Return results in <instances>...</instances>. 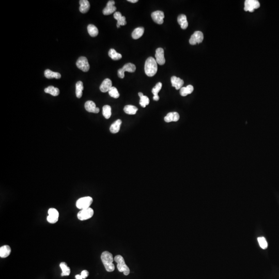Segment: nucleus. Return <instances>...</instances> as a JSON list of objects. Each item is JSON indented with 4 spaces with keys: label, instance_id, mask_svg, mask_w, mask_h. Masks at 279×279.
I'll list each match as a JSON object with an SVG mask.
<instances>
[{
    "label": "nucleus",
    "instance_id": "nucleus-13",
    "mask_svg": "<svg viewBox=\"0 0 279 279\" xmlns=\"http://www.w3.org/2000/svg\"><path fill=\"white\" fill-rule=\"evenodd\" d=\"M84 107L86 111L91 113H98L100 111L98 107H96L95 102L90 100L85 102Z\"/></svg>",
    "mask_w": 279,
    "mask_h": 279
},
{
    "label": "nucleus",
    "instance_id": "nucleus-24",
    "mask_svg": "<svg viewBox=\"0 0 279 279\" xmlns=\"http://www.w3.org/2000/svg\"><path fill=\"white\" fill-rule=\"evenodd\" d=\"M144 32V29L143 27H139L135 29L132 33V37L134 40H138L141 37Z\"/></svg>",
    "mask_w": 279,
    "mask_h": 279
},
{
    "label": "nucleus",
    "instance_id": "nucleus-8",
    "mask_svg": "<svg viewBox=\"0 0 279 279\" xmlns=\"http://www.w3.org/2000/svg\"><path fill=\"white\" fill-rule=\"evenodd\" d=\"M260 7V4L257 0H246L245 2L244 9L245 11H249L251 13L253 12L255 9H258Z\"/></svg>",
    "mask_w": 279,
    "mask_h": 279
},
{
    "label": "nucleus",
    "instance_id": "nucleus-12",
    "mask_svg": "<svg viewBox=\"0 0 279 279\" xmlns=\"http://www.w3.org/2000/svg\"><path fill=\"white\" fill-rule=\"evenodd\" d=\"M114 4L115 2L114 1H109L107 2L106 7L102 11L104 15H109L114 13L116 10V7L114 6Z\"/></svg>",
    "mask_w": 279,
    "mask_h": 279
},
{
    "label": "nucleus",
    "instance_id": "nucleus-22",
    "mask_svg": "<svg viewBox=\"0 0 279 279\" xmlns=\"http://www.w3.org/2000/svg\"><path fill=\"white\" fill-rule=\"evenodd\" d=\"M122 123V122L121 120H116V121L114 122L110 126V130L111 131V133H118Z\"/></svg>",
    "mask_w": 279,
    "mask_h": 279
},
{
    "label": "nucleus",
    "instance_id": "nucleus-3",
    "mask_svg": "<svg viewBox=\"0 0 279 279\" xmlns=\"http://www.w3.org/2000/svg\"><path fill=\"white\" fill-rule=\"evenodd\" d=\"M114 261L117 263V267L118 270L120 272H123L124 275L128 276L130 273L129 267L126 264L125 260L122 256L118 255L115 256Z\"/></svg>",
    "mask_w": 279,
    "mask_h": 279
},
{
    "label": "nucleus",
    "instance_id": "nucleus-2",
    "mask_svg": "<svg viewBox=\"0 0 279 279\" xmlns=\"http://www.w3.org/2000/svg\"><path fill=\"white\" fill-rule=\"evenodd\" d=\"M145 72L147 76L153 77L157 72V63L156 59L152 57H149L145 62L144 66Z\"/></svg>",
    "mask_w": 279,
    "mask_h": 279
},
{
    "label": "nucleus",
    "instance_id": "nucleus-31",
    "mask_svg": "<svg viewBox=\"0 0 279 279\" xmlns=\"http://www.w3.org/2000/svg\"><path fill=\"white\" fill-rule=\"evenodd\" d=\"M102 114L106 119H109L111 116V107L109 105H105L102 108Z\"/></svg>",
    "mask_w": 279,
    "mask_h": 279
},
{
    "label": "nucleus",
    "instance_id": "nucleus-17",
    "mask_svg": "<svg viewBox=\"0 0 279 279\" xmlns=\"http://www.w3.org/2000/svg\"><path fill=\"white\" fill-rule=\"evenodd\" d=\"M179 115L177 112H173L168 113L165 117V121L166 123L177 122L179 119Z\"/></svg>",
    "mask_w": 279,
    "mask_h": 279
},
{
    "label": "nucleus",
    "instance_id": "nucleus-7",
    "mask_svg": "<svg viewBox=\"0 0 279 279\" xmlns=\"http://www.w3.org/2000/svg\"><path fill=\"white\" fill-rule=\"evenodd\" d=\"M77 67L83 72H88L90 69V64L88 59L85 56H81L79 57L76 62Z\"/></svg>",
    "mask_w": 279,
    "mask_h": 279
},
{
    "label": "nucleus",
    "instance_id": "nucleus-36",
    "mask_svg": "<svg viewBox=\"0 0 279 279\" xmlns=\"http://www.w3.org/2000/svg\"><path fill=\"white\" fill-rule=\"evenodd\" d=\"M46 220L50 223H56L59 220V217L48 215L46 218Z\"/></svg>",
    "mask_w": 279,
    "mask_h": 279
},
{
    "label": "nucleus",
    "instance_id": "nucleus-35",
    "mask_svg": "<svg viewBox=\"0 0 279 279\" xmlns=\"http://www.w3.org/2000/svg\"><path fill=\"white\" fill-rule=\"evenodd\" d=\"M162 86V83L158 82L156 84L155 86L152 88V91L154 96H158V93L161 90Z\"/></svg>",
    "mask_w": 279,
    "mask_h": 279
},
{
    "label": "nucleus",
    "instance_id": "nucleus-28",
    "mask_svg": "<svg viewBox=\"0 0 279 279\" xmlns=\"http://www.w3.org/2000/svg\"><path fill=\"white\" fill-rule=\"evenodd\" d=\"M138 110V109L136 107L132 105H127L123 108V111L127 114H136Z\"/></svg>",
    "mask_w": 279,
    "mask_h": 279
},
{
    "label": "nucleus",
    "instance_id": "nucleus-18",
    "mask_svg": "<svg viewBox=\"0 0 279 279\" xmlns=\"http://www.w3.org/2000/svg\"><path fill=\"white\" fill-rule=\"evenodd\" d=\"M79 3L80 5L79 7V11L81 13H83V14L87 13L90 8V2H88V1L80 0L79 1Z\"/></svg>",
    "mask_w": 279,
    "mask_h": 279
},
{
    "label": "nucleus",
    "instance_id": "nucleus-34",
    "mask_svg": "<svg viewBox=\"0 0 279 279\" xmlns=\"http://www.w3.org/2000/svg\"><path fill=\"white\" fill-rule=\"evenodd\" d=\"M149 104V99L148 98V97L144 95L143 97L140 98V104L142 107H146V106H147Z\"/></svg>",
    "mask_w": 279,
    "mask_h": 279
},
{
    "label": "nucleus",
    "instance_id": "nucleus-14",
    "mask_svg": "<svg viewBox=\"0 0 279 279\" xmlns=\"http://www.w3.org/2000/svg\"><path fill=\"white\" fill-rule=\"evenodd\" d=\"M114 18L117 21V27L119 28L120 25H125L127 24V22L126 21L125 17L123 16L122 14L119 11H116L114 14Z\"/></svg>",
    "mask_w": 279,
    "mask_h": 279
},
{
    "label": "nucleus",
    "instance_id": "nucleus-5",
    "mask_svg": "<svg viewBox=\"0 0 279 279\" xmlns=\"http://www.w3.org/2000/svg\"><path fill=\"white\" fill-rule=\"evenodd\" d=\"M94 213V211L91 208H88L86 209H82L78 213L77 217L81 221L88 220L91 218Z\"/></svg>",
    "mask_w": 279,
    "mask_h": 279
},
{
    "label": "nucleus",
    "instance_id": "nucleus-9",
    "mask_svg": "<svg viewBox=\"0 0 279 279\" xmlns=\"http://www.w3.org/2000/svg\"><path fill=\"white\" fill-rule=\"evenodd\" d=\"M204 40V35L202 32L196 31L194 33L190 38L189 43L191 45H195L197 43H200Z\"/></svg>",
    "mask_w": 279,
    "mask_h": 279
},
{
    "label": "nucleus",
    "instance_id": "nucleus-30",
    "mask_svg": "<svg viewBox=\"0 0 279 279\" xmlns=\"http://www.w3.org/2000/svg\"><path fill=\"white\" fill-rule=\"evenodd\" d=\"M109 56L111 57L113 60H119L121 59L122 57V54L118 53L116 52V50L114 49H111L109 51Z\"/></svg>",
    "mask_w": 279,
    "mask_h": 279
},
{
    "label": "nucleus",
    "instance_id": "nucleus-6",
    "mask_svg": "<svg viewBox=\"0 0 279 279\" xmlns=\"http://www.w3.org/2000/svg\"><path fill=\"white\" fill-rule=\"evenodd\" d=\"M136 70V66L132 63L126 64L122 68L118 70V76L121 79H123L125 77V72H134Z\"/></svg>",
    "mask_w": 279,
    "mask_h": 279
},
{
    "label": "nucleus",
    "instance_id": "nucleus-41",
    "mask_svg": "<svg viewBox=\"0 0 279 279\" xmlns=\"http://www.w3.org/2000/svg\"><path fill=\"white\" fill-rule=\"evenodd\" d=\"M128 1L131 2V3H135L138 2V0H128Z\"/></svg>",
    "mask_w": 279,
    "mask_h": 279
},
{
    "label": "nucleus",
    "instance_id": "nucleus-39",
    "mask_svg": "<svg viewBox=\"0 0 279 279\" xmlns=\"http://www.w3.org/2000/svg\"><path fill=\"white\" fill-rule=\"evenodd\" d=\"M153 99L155 101H158V100H159V96H154Z\"/></svg>",
    "mask_w": 279,
    "mask_h": 279
},
{
    "label": "nucleus",
    "instance_id": "nucleus-33",
    "mask_svg": "<svg viewBox=\"0 0 279 279\" xmlns=\"http://www.w3.org/2000/svg\"><path fill=\"white\" fill-rule=\"evenodd\" d=\"M258 240L260 247H261L262 249H267V248L268 247V243H267L265 237H258Z\"/></svg>",
    "mask_w": 279,
    "mask_h": 279
},
{
    "label": "nucleus",
    "instance_id": "nucleus-20",
    "mask_svg": "<svg viewBox=\"0 0 279 279\" xmlns=\"http://www.w3.org/2000/svg\"><path fill=\"white\" fill-rule=\"evenodd\" d=\"M11 253V248L9 245H3L0 248V257L1 258H7Z\"/></svg>",
    "mask_w": 279,
    "mask_h": 279
},
{
    "label": "nucleus",
    "instance_id": "nucleus-4",
    "mask_svg": "<svg viewBox=\"0 0 279 279\" xmlns=\"http://www.w3.org/2000/svg\"><path fill=\"white\" fill-rule=\"evenodd\" d=\"M93 202V198L91 197H83L78 199L76 202V206L78 209H86L90 208Z\"/></svg>",
    "mask_w": 279,
    "mask_h": 279
},
{
    "label": "nucleus",
    "instance_id": "nucleus-23",
    "mask_svg": "<svg viewBox=\"0 0 279 279\" xmlns=\"http://www.w3.org/2000/svg\"><path fill=\"white\" fill-rule=\"evenodd\" d=\"M84 89L83 83L82 81H79L75 84V94L77 98H80L82 96L83 90Z\"/></svg>",
    "mask_w": 279,
    "mask_h": 279
},
{
    "label": "nucleus",
    "instance_id": "nucleus-29",
    "mask_svg": "<svg viewBox=\"0 0 279 279\" xmlns=\"http://www.w3.org/2000/svg\"><path fill=\"white\" fill-rule=\"evenodd\" d=\"M88 34L91 37H96L98 34V30L97 27L93 24H89L88 26Z\"/></svg>",
    "mask_w": 279,
    "mask_h": 279
},
{
    "label": "nucleus",
    "instance_id": "nucleus-15",
    "mask_svg": "<svg viewBox=\"0 0 279 279\" xmlns=\"http://www.w3.org/2000/svg\"><path fill=\"white\" fill-rule=\"evenodd\" d=\"M112 87V83L111 80L109 79H104L101 84L100 85V90L103 93H106L107 91H109Z\"/></svg>",
    "mask_w": 279,
    "mask_h": 279
},
{
    "label": "nucleus",
    "instance_id": "nucleus-42",
    "mask_svg": "<svg viewBox=\"0 0 279 279\" xmlns=\"http://www.w3.org/2000/svg\"><path fill=\"white\" fill-rule=\"evenodd\" d=\"M138 95H139V97H140V98L144 96V95H143V94L142 93H138Z\"/></svg>",
    "mask_w": 279,
    "mask_h": 279
},
{
    "label": "nucleus",
    "instance_id": "nucleus-19",
    "mask_svg": "<svg viewBox=\"0 0 279 279\" xmlns=\"http://www.w3.org/2000/svg\"><path fill=\"white\" fill-rule=\"evenodd\" d=\"M177 21L181 25V28L183 30L187 28L188 26V21L187 20V17L184 14H180L177 18Z\"/></svg>",
    "mask_w": 279,
    "mask_h": 279
},
{
    "label": "nucleus",
    "instance_id": "nucleus-21",
    "mask_svg": "<svg viewBox=\"0 0 279 279\" xmlns=\"http://www.w3.org/2000/svg\"><path fill=\"white\" fill-rule=\"evenodd\" d=\"M45 76L47 79H60L61 78V75L57 72H53L50 69H46L44 72Z\"/></svg>",
    "mask_w": 279,
    "mask_h": 279
},
{
    "label": "nucleus",
    "instance_id": "nucleus-25",
    "mask_svg": "<svg viewBox=\"0 0 279 279\" xmlns=\"http://www.w3.org/2000/svg\"><path fill=\"white\" fill-rule=\"evenodd\" d=\"M194 90V88L191 85H188L186 87H182L180 89V94L182 96H186L191 94Z\"/></svg>",
    "mask_w": 279,
    "mask_h": 279
},
{
    "label": "nucleus",
    "instance_id": "nucleus-26",
    "mask_svg": "<svg viewBox=\"0 0 279 279\" xmlns=\"http://www.w3.org/2000/svg\"><path fill=\"white\" fill-rule=\"evenodd\" d=\"M59 266L61 267L62 269V274L61 276H69L70 274V269L69 267L67 266V264L65 262H62L59 264Z\"/></svg>",
    "mask_w": 279,
    "mask_h": 279
},
{
    "label": "nucleus",
    "instance_id": "nucleus-40",
    "mask_svg": "<svg viewBox=\"0 0 279 279\" xmlns=\"http://www.w3.org/2000/svg\"><path fill=\"white\" fill-rule=\"evenodd\" d=\"M75 277L76 279H83L82 276H81V274H77L75 276Z\"/></svg>",
    "mask_w": 279,
    "mask_h": 279
},
{
    "label": "nucleus",
    "instance_id": "nucleus-1",
    "mask_svg": "<svg viewBox=\"0 0 279 279\" xmlns=\"http://www.w3.org/2000/svg\"><path fill=\"white\" fill-rule=\"evenodd\" d=\"M101 259L107 271L112 272L115 270V266L113 264L114 259L112 253L108 251H104L101 255Z\"/></svg>",
    "mask_w": 279,
    "mask_h": 279
},
{
    "label": "nucleus",
    "instance_id": "nucleus-38",
    "mask_svg": "<svg viewBox=\"0 0 279 279\" xmlns=\"http://www.w3.org/2000/svg\"><path fill=\"white\" fill-rule=\"evenodd\" d=\"M88 275H89V272H88V270H83L82 271L81 273V276H82V277H83V279H86V277L88 276Z\"/></svg>",
    "mask_w": 279,
    "mask_h": 279
},
{
    "label": "nucleus",
    "instance_id": "nucleus-16",
    "mask_svg": "<svg viewBox=\"0 0 279 279\" xmlns=\"http://www.w3.org/2000/svg\"><path fill=\"white\" fill-rule=\"evenodd\" d=\"M172 86L175 87L176 90H179L182 88L184 82V81L179 78H177L175 76H173L171 79Z\"/></svg>",
    "mask_w": 279,
    "mask_h": 279
},
{
    "label": "nucleus",
    "instance_id": "nucleus-37",
    "mask_svg": "<svg viewBox=\"0 0 279 279\" xmlns=\"http://www.w3.org/2000/svg\"><path fill=\"white\" fill-rule=\"evenodd\" d=\"M48 215H51L53 216H56V217H59V211H57L56 209L53 208H51L49 209Z\"/></svg>",
    "mask_w": 279,
    "mask_h": 279
},
{
    "label": "nucleus",
    "instance_id": "nucleus-11",
    "mask_svg": "<svg viewBox=\"0 0 279 279\" xmlns=\"http://www.w3.org/2000/svg\"><path fill=\"white\" fill-rule=\"evenodd\" d=\"M156 61L158 64L160 65H163L165 63V53L164 50L161 48H158L156 50Z\"/></svg>",
    "mask_w": 279,
    "mask_h": 279
},
{
    "label": "nucleus",
    "instance_id": "nucleus-32",
    "mask_svg": "<svg viewBox=\"0 0 279 279\" xmlns=\"http://www.w3.org/2000/svg\"><path fill=\"white\" fill-rule=\"evenodd\" d=\"M108 92H109L110 96L114 98H118L120 97V94L118 93V91L117 90V88L114 86H112Z\"/></svg>",
    "mask_w": 279,
    "mask_h": 279
},
{
    "label": "nucleus",
    "instance_id": "nucleus-27",
    "mask_svg": "<svg viewBox=\"0 0 279 279\" xmlns=\"http://www.w3.org/2000/svg\"><path fill=\"white\" fill-rule=\"evenodd\" d=\"M45 92L47 94H50L53 96H57L59 95V90L58 88H55L53 86H49L45 88Z\"/></svg>",
    "mask_w": 279,
    "mask_h": 279
},
{
    "label": "nucleus",
    "instance_id": "nucleus-10",
    "mask_svg": "<svg viewBox=\"0 0 279 279\" xmlns=\"http://www.w3.org/2000/svg\"><path fill=\"white\" fill-rule=\"evenodd\" d=\"M151 16L153 21L157 24H162L163 23L165 14L162 11H154L151 14Z\"/></svg>",
    "mask_w": 279,
    "mask_h": 279
}]
</instances>
